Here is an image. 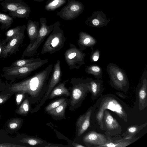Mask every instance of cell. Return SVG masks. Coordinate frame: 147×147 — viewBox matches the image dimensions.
<instances>
[{
  "label": "cell",
  "mask_w": 147,
  "mask_h": 147,
  "mask_svg": "<svg viewBox=\"0 0 147 147\" xmlns=\"http://www.w3.org/2000/svg\"><path fill=\"white\" fill-rule=\"evenodd\" d=\"M113 94H107L100 97L93 106L96 112L95 118L100 128L105 130L103 119L104 111L109 110L115 113L125 121H127V115L121 101Z\"/></svg>",
  "instance_id": "obj_1"
},
{
  "label": "cell",
  "mask_w": 147,
  "mask_h": 147,
  "mask_svg": "<svg viewBox=\"0 0 147 147\" xmlns=\"http://www.w3.org/2000/svg\"><path fill=\"white\" fill-rule=\"evenodd\" d=\"M107 68L110 79L109 84L111 86L117 90L127 91L129 89V83L125 71L113 63L109 64Z\"/></svg>",
  "instance_id": "obj_2"
},
{
  "label": "cell",
  "mask_w": 147,
  "mask_h": 147,
  "mask_svg": "<svg viewBox=\"0 0 147 147\" xmlns=\"http://www.w3.org/2000/svg\"><path fill=\"white\" fill-rule=\"evenodd\" d=\"M60 25V22L58 21L44 44L41 52V54L46 53L52 54L63 47L66 38L63 31L59 27Z\"/></svg>",
  "instance_id": "obj_3"
},
{
  "label": "cell",
  "mask_w": 147,
  "mask_h": 147,
  "mask_svg": "<svg viewBox=\"0 0 147 147\" xmlns=\"http://www.w3.org/2000/svg\"><path fill=\"white\" fill-rule=\"evenodd\" d=\"M40 26L38 37L34 42L29 44L22 53V58L25 57H31L36 53L41 43L52 31L58 22L57 21L49 26L47 24L46 18H40Z\"/></svg>",
  "instance_id": "obj_4"
},
{
  "label": "cell",
  "mask_w": 147,
  "mask_h": 147,
  "mask_svg": "<svg viewBox=\"0 0 147 147\" xmlns=\"http://www.w3.org/2000/svg\"><path fill=\"white\" fill-rule=\"evenodd\" d=\"M48 60L45 59L33 62L24 66L11 67H4L2 69L4 74L3 76L7 78H24L28 76L32 71L47 63Z\"/></svg>",
  "instance_id": "obj_5"
},
{
  "label": "cell",
  "mask_w": 147,
  "mask_h": 147,
  "mask_svg": "<svg viewBox=\"0 0 147 147\" xmlns=\"http://www.w3.org/2000/svg\"><path fill=\"white\" fill-rule=\"evenodd\" d=\"M69 46L70 48L64 53L65 61L70 70L78 69L81 66L85 64L84 60L86 54L74 44L70 43Z\"/></svg>",
  "instance_id": "obj_6"
},
{
  "label": "cell",
  "mask_w": 147,
  "mask_h": 147,
  "mask_svg": "<svg viewBox=\"0 0 147 147\" xmlns=\"http://www.w3.org/2000/svg\"><path fill=\"white\" fill-rule=\"evenodd\" d=\"M84 9L82 2L75 0H67V4L59 11L57 12L56 15L64 20H71L79 16Z\"/></svg>",
  "instance_id": "obj_7"
},
{
  "label": "cell",
  "mask_w": 147,
  "mask_h": 147,
  "mask_svg": "<svg viewBox=\"0 0 147 147\" xmlns=\"http://www.w3.org/2000/svg\"><path fill=\"white\" fill-rule=\"evenodd\" d=\"M76 84L73 86L72 92L71 104L74 105L84 99L89 92L88 86V79H76Z\"/></svg>",
  "instance_id": "obj_8"
},
{
  "label": "cell",
  "mask_w": 147,
  "mask_h": 147,
  "mask_svg": "<svg viewBox=\"0 0 147 147\" xmlns=\"http://www.w3.org/2000/svg\"><path fill=\"white\" fill-rule=\"evenodd\" d=\"M24 37V32H23L8 42L3 49L0 57L5 58L13 54H16L19 50L20 46L22 43Z\"/></svg>",
  "instance_id": "obj_9"
},
{
  "label": "cell",
  "mask_w": 147,
  "mask_h": 147,
  "mask_svg": "<svg viewBox=\"0 0 147 147\" xmlns=\"http://www.w3.org/2000/svg\"><path fill=\"white\" fill-rule=\"evenodd\" d=\"M138 108L140 111L144 109L147 106V70L142 75L138 85Z\"/></svg>",
  "instance_id": "obj_10"
},
{
  "label": "cell",
  "mask_w": 147,
  "mask_h": 147,
  "mask_svg": "<svg viewBox=\"0 0 147 147\" xmlns=\"http://www.w3.org/2000/svg\"><path fill=\"white\" fill-rule=\"evenodd\" d=\"M108 139L104 135L92 131L83 137V141L87 146L101 147L106 142Z\"/></svg>",
  "instance_id": "obj_11"
},
{
  "label": "cell",
  "mask_w": 147,
  "mask_h": 147,
  "mask_svg": "<svg viewBox=\"0 0 147 147\" xmlns=\"http://www.w3.org/2000/svg\"><path fill=\"white\" fill-rule=\"evenodd\" d=\"M110 19L101 11L93 13L92 16L88 17L85 23L89 26L95 28H101L107 25Z\"/></svg>",
  "instance_id": "obj_12"
},
{
  "label": "cell",
  "mask_w": 147,
  "mask_h": 147,
  "mask_svg": "<svg viewBox=\"0 0 147 147\" xmlns=\"http://www.w3.org/2000/svg\"><path fill=\"white\" fill-rule=\"evenodd\" d=\"M103 120L105 125V128L106 127V130L109 133L113 135L121 133V125L107 110L104 111Z\"/></svg>",
  "instance_id": "obj_13"
},
{
  "label": "cell",
  "mask_w": 147,
  "mask_h": 147,
  "mask_svg": "<svg viewBox=\"0 0 147 147\" xmlns=\"http://www.w3.org/2000/svg\"><path fill=\"white\" fill-rule=\"evenodd\" d=\"M88 79V86L89 92L91 94L92 99L96 100L101 94L104 90L103 82L99 79Z\"/></svg>",
  "instance_id": "obj_14"
},
{
  "label": "cell",
  "mask_w": 147,
  "mask_h": 147,
  "mask_svg": "<svg viewBox=\"0 0 147 147\" xmlns=\"http://www.w3.org/2000/svg\"><path fill=\"white\" fill-rule=\"evenodd\" d=\"M93 110L94 107L92 106L85 113L80 116L78 119L76 124L78 127V136H81L89 127L90 117Z\"/></svg>",
  "instance_id": "obj_15"
},
{
  "label": "cell",
  "mask_w": 147,
  "mask_h": 147,
  "mask_svg": "<svg viewBox=\"0 0 147 147\" xmlns=\"http://www.w3.org/2000/svg\"><path fill=\"white\" fill-rule=\"evenodd\" d=\"M96 43V40L92 35L83 31L79 33L77 44L82 51L87 48H90L92 50H93V47Z\"/></svg>",
  "instance_id": "obj_16"
},
{
  "label": "cell",
  "mask_w": 147,
  "mask_h": 147,
  "mask_svg": "<svg viewBox=\"0 0 147 147\" xmlns=\"http://www.w3.org/2000/svg\"><path fill=\"white\" fill-rule=\"evenodd\" d=\"M62 76L60 62L58 60L54 65L52 74L50 78L48 90L47 93V96L61 80Z\"/></svg>",
  "instance_id": "obj_17"
},
{
  "label": "cell",
  "mask_w": 147,
  "mask_h": 147,
  "mask_svg": "<svg viewBox=\"0 0 147 147\" xmlns=\"http://www.w3.org/2000/svg\"><path fill=\"white\" fill-rule=\"evenodd\" d=\"M40 27L38 21L29 20L26 26L27 34L30 40V43L34 42L36 39L39 32Z\"/></svg>",
  "instance_id": "obj_18"
},
{
  "label": "cell",
  "mask_w": 147,
  "mask_h": 147,
  "mask_svg": "<svg viewBox=\"0 0 147 147\" xmlns=\"http://www.w3.org/2000/svg\"><path fill=\"white\" fill-rule=\"evenodd\" d=\"M0 5L3 7V11L4 12L14 11L24 6L28 5L25 2L22 1V0L15 1L11 0L1 3Z\"/></svg>",
  "instance_id": "obj_19"
},
{
  "label": "cell",
  "mask_w": 147,
  "mask_h": 147,
  "mask_svg": "<svg viewBox=\"0 0 147 147\" xmlns=\"http://www.w3.org/2000/svg\"><path fill=\"white\" fill-rule=\"evenodd\" d=\"M145 123L140 125H133L128 127L125 132L123 134V139L130 140L134 138L136 134L139 132L143 128L146 126Z\"/></svg>",
  "instance_id": "obj_20"
},
{
  "label": "cell",
  "mask_w": 147,
  "mask_h": 147,
  "mask_svg": "<svg viewBox=\"0 0 147 147\" xmlns=\"http://www.w3.org/2000/svg\"><path fill=\"white\" fill-rule=\"evenodd\" d=\"M31 12V9L28 5L24 6L16 10L9 11L8 14L13 18H25L28 19Z\"/></svg>",
  "instance_id": "obj_21"
},
{
  "label": "cell",
  "mask_w": 147,
  "mask_h": 147,
  "mask_svg": "<svg viewBox=\"0 0 147 147\" xmlns=\"http://www.w3.org/2000/svg\"><path fill=\"white\" fill-rule=\"evenodd\" d=\"M69 80H68L60 83L56 86L51 93L50 96V98H52L56 96L63 95L69 96L70 94L68 90L65 87L66 82Z\"/></svg>",
  "instance_id": "obj_22"
},
{
  "label": "cell",
  "mask_w": 147,
  "mask_h": 147,
  "mask_svg": "<svg viewBox=\"0 0 147 147\" xmlns=\"http://www.w3.org/2000/svg\"><path fill=\"white\" fill-rule=\"evenodd\" d=\"M88 74H92L97 79L101 78L103 72L102 68L97 64H92L87 66L85 69Z\"/></svg>",
  "instance_id": "obj_23"
},
{
  "label": "cell",
  "mask_w": 147,
  "mask_h": 147,
  "mask_svg": "<svg viewBox=\"0 0 147 147\" xmlns=\"http://www.w3.org/2000/svg\"><path fill=\"white\" fill-rule=\"evenodd\" d=\"M66 2V0H48L46 2L45 9L53 11L60 7Z\"/></svg>",
  "instance_id": "obj_24"
},
{
  "label": "cell",
  "mask_w": 147,
  "mask_h": 147,
  "mask_svg": "<svg viewBox=\"0 0 147 147\" xmlns=\"http://www.w3.org/2000/svg\"><path fill=\"white\" fill-rule=\"evenodd\" d=\"M26 26L25 25L17 26L11 28L5 33L6 39L8 42L20 33L24 32Z\"/></svg>",
  "instance_id": "obj_25"
},
{
  "label": "cell",
  "mask_w": 147,
  "mask_h": 147,
  "mask_svg": "<svg viewBox=\"0 0 147 147\" xmlns=\"http://www.w3.org/2000/svg\"><path fill=\"white\" fill-rule=\"evenodd\" d=\"M13 22V18L11 16L8 14L0 12V23L2 29H7L11 26Z\"/></svg>",
  "instance_id": "obj_26"
},
{
  "label": "cell",
  "mask_w": 147,
  "mask_h": 147,
  "mask_svg": "<svg viewBox=\"0 0 147 147\" xmlns=\"http://www.w3.org/2000/svg\"><path fill=\"white\" fill-rule=\"evenodd\" d=\"M116 140L113 141L108 138L106 142L101 147H125L129 144L131 143L128 140Z\"/></svg>",
  "instance_id": "obj_27"
},
{
  "label": "cell",
  "mask_w": 147,
  "mask_h": 147,
  "mask_svg": "<svg viewBox=\"0 0 147 147\" xmlns=\"http://www.w3.org/2000/svg\"><path fill=\"white\" fill-rule=\"evenodd\" d=\"M67 106L66 101L65 100L61 104L56 108L47 111L49 114L54 116L62 117L64 115L65 110Z\"/></svg>",
  "instance_id": "obj_28"
},
{
  "label": "cell",
  "mask_w": 147,
  "mask_h": 147,
  "mask_svg": "<svg viewBox=\"0 0 147 147\" xmlns=\"http://www.w3.org/2000/svg\"><path fill=\"white\" fill-rule=\"evenodd\" d=\"M40 58H30L18 60L12 63L10 67H22L30 63L41 60Z\"/></svg>",
  "instance_id": "obj_29"
},
{
  "label": "cell",
  "mask_w": 147,
  "mask_h": 147,
  "mask_svg": "<svg viewBox=\"0 0 147 147\" xmlns=\"http://www.w3.org/2000/svg\"><path fill=\"white\" fill-rule=\"evenodd\" d=\"M65 100V98H61L55 100L49 104L45 108V110L47 111L52 110L57 107Z\"/></svg>",
  "instance_id": "obj_30"
},
{
  "label": "cell",
  "mask_w": 147,
  "mask_h": 147,
  "mask_svg": "<svg viewBox=\"0 0 147 147\" xmlns=\"http://www.w3.org/2000/svg\"><path fill=\"white\" fill-rule=\"evenodd\" d=\"M100 55V52L99 49L92 50L90 57V60L92 62L97 61L99 59Z\"/></svg>",
  "instance_id": "obj_31"
},
{
  "label": "cell",
  "mask_w": 147,
  "mask_h": 147,
  "mask_svg": "<svg viewBox=\"0 0 147 147\" xmlns=\"http://www.w3.org/2000/svg\"><path fill=\"white\" fill-rule=\"evenodd\" d=\"M28 143L29 144L35 146L42 144L43 141L40 140L36 138H30L28 140Z\"/></svg>",
  "instance_id": "obj_32"
},
{
  "label": "cell",
  "mask_w": 147,
  "mask_h": 147,
  "mask_svg": "<svg viewBox=\"0 0 147 147\" xmlns=\"http://www.w3.org/2000/svg\"><path fill=\"white\" fill-rule=\"evenodd\" d=\"M8 42L6 38L0 41V56L5 47Z\"/></svg>",
  "instance_id": "obj_33"
},
{
  "label": "cell",
  "mask_w": 147,
  "mask_h": 147,
  "mask_svg": "<svg viewBox=\"0 0 147 147\" xmlns=\"http://www.w3.org/2000/svg\"><path fill=\"white\" fill-rule=\"evenodd\" d=\"M23 109L24 111L27 112H28L29 110V106L28 103L26 102L24 103L23 105Z\"/></svg>",
  "instance_id": "obj_34"
},
{
  "label": "cell",
  "mask_w": 147,
  "mask_h": 147,
  "mask_svg": "<svg viewBox=\"0 0 147 147\" xmlns=\"http://www.w3.org/2000/svg\"><path fill=\"white\" fill-rule=\"evenodd\" d=\"M115 93L117 94V95L118 96L122 98L125 99L126 97V96H125V95L121 92H117Z\"/></svg>",
  "instance_id": "obj_35"
},
{
  "label": "cell",
  "mask_w": 147,
  "mask_h": 147,
  "mask_svg": "<svg viewBox=\"0 0 147 147\" xmlns=\"http://www.w3.org/2000/svg\"><path fill=\"white\" fill-rule=\"evenodd\" d=\"M22 94L18 95L17 97L16 100L17 102H20L22 99Z\"/></svg>",
  "instance_id": "obj_36"
},
{
  "label": "cell",
  "mask_w": 147,
  "mask_h": 147,
  "mask_svg": "<svg viewBox=\"0 0 147 147\" xmlns=\"http://www.w3.org/2000/svg\"><path fill=\"white\" fill-rule=\"evenodd\" d=\"M17 126V124L16 123H12L10 125V127L11 129H14Z\"/></svg>",
  "instance_id": "obj_37"
},
{
  "label": "cell",
  "mask_w": 147,
  "mask_h": 147,
  "mask_svg": "<svg viewBox=\"0 0 147 147\" xmlns=\"http://www.w3.org/2000/svg\"><path fill=\"white\" fill-rule=\"evenodd\" d=\"M74 146L76 147H84L85 146L78 144H75Z\"/></svg>",
  "instance_id": "obj_38"
},
{
  "label": "cell",
  "mask_w": 147,
  "mask_h": 147,
  "mask_svg": "<svg viewBox=\"0 0 147 147\" xmlns=\"http://www.w3.org/2000/svg\"><path fill=\"white\" fill-rule=\"evenodd\" d=\"M7 0H0V1H6ZM13 0V1H22V0Z\"/></svg>",
  "instance_id": "obj_39"
},
{
  "label": "cell",
  "mask_w": 147,
  "mask_h": 147,
  "mask_svg": "<svg viewBox=\"0 0 147 147\" xmlns=\"http://www.w3.org/2000/svg\"><path fill=\"white\" fill-rule=\"evenodd\" d=\"M34 1H36L37 2H42L44 0H33Z\"/></svg>",
  "instance_id": "obj_40"
},
{
  "label": "cell",
  "mask_w": 147,
  "mask_h": 147,
  "mask_svg": "<svg viewBox=\"0 0 147 147\" xmlns=\"http://www.w3.org/2000/svg\"><path fill=\"white\" fill-rule=\"evenodd\" d=\"M3 102V100L2 99L0 98V103H2Z\"/></svg>",
  "instance_id": "obj_41"
},
{
  "label": "cell",
  "mask_w": 147,
  "mask_h": 147,
  "mask_svg": "<svg viewBox=\"0 0 147 147\" xmlns=\"http://www.w3.org/2000/svg\"></svg>",
  "instance_id": "obj_42"
}]
</instances>
